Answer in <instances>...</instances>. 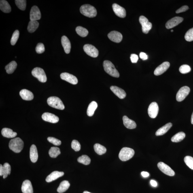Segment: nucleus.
Here are the masks:
<instances>
[{"label": "nucleus", "mask_w": 193, "mask_h": 193, "mask_svg": "<svg viewBox=\"0 0 193 193\" xmlns=\"http://www.w3.org/2000/svg\"><path fill=\"white\" fill-rule=\"evenodd\" d=\"M32 74L34 77L36 78L40 82L44 83L46 82L47 78L46 74L43 69L36 67L32 71Z\"/></svg>", "instance_id": "423d86ee"}, {"label": "nucleus", "mask_w": 193, "mask_h": 193, "mask_svg": "<svg viewBox=\"0 0 193 193\" xmlns=\"http://www.w3.org/2000/svg\"><path fill=\"white\" fill-rule=\"evenodd\" d=\"M60 154V149L57 147H52L49 151V154L52 158H56Z\"/></svg>", "instance_id": "c9c22d12"}, {"label": "nucleus", "mask_w": 193, "mask_h": 193, "mask_svg": "<svg viewBox=\"0 0 193 193\" xmlns=\"http://www.w3.org/2000/svg\"><path fill=\"white\" fill-rule=\"evenodd\" d=\"M41 14L38 7L33 6L30 12V19L31 20H40Z\"/></svg>", "instance_id": "4468645a"}, {"label": "nucleus", "mask_w": 193, "mask_h": 193, "mask_svg": "<svg viewBox=\"0 0 193 193\" xmlns=\"http://www.w3.org/2000/svg\"><path fill=\"white\" fill-rule=\"evenodd\" d=\"M158 166L159 169L166 175L170 176H173L175 175V173L173 170H172L170 166L164 164V163L159 162Z\"/></svg>", "instance_id": "9d476101"}, {"label": "nucleus", "mask_w": 193, "mask_h": 193, "mask_svg": "<svg viewBox=\"0 0 193 193\" xmlns=\"http://www.w3.org/2000/svg\"><path fill=\"white\" fill-rule=\"evenodd\" d=\"M83 193H91L87 191H85Z\"/></svg>", "instance_id": "6e6d98bb"}, {"label": "nucleus", "mask_w": 193, "mask_h": 193, "mask_svg": "<svg viewBox=\"0 0 193 193\" xmlns=\"http://www.w3.org/2000/svg\"><path fill=\"white\" fill-rule=\"evenodd\" d=\"M186 136L184 132H179L173 136L171 138V140L173 142H179L182 141Z\"/></svg>", "instance_id": "473e14b6"}, {"label": "nucleus", "mask_w": 193, "mask_h": 193, "mask_svg": "<svg viewBox=\"0 0 193 193\" xmlns=\"http://www.w3.org/2000/svg\"><path fill=\"white\" fill-rule=\"evenodd\" d=\"M191 123L192 124H193V112L191 116Z\"/></svg>", "instance_id": "5fc2aeb1"}, {"label": "nucleus", "mask_w": 193, "mask_h": 193, "mask_svg": "<svg viewBox=\"0 0 193 193\" xmlns=\"http://www.w3.org/2000/svg\"><path fill=\"white\" fill-rule=\"evenodd\" d=\"M94 148L95 152L98 155H103L106 152V149L100 144H95L94 146Z\"/></svg>", "instance_id": "72a5a7b5"}, {"label": "nucleus", "mask_w": 193, "mask_h": 193, "mask_svg": "<svg viewBox=\"0 0 193 193\" xmlns=\"http://www.w3.org/2000/svg\"><path fill=\"white\" fill-rule=\"evenodd\" d=\"M75 31L81 37H84L87 36L88 34V31L86 28L81 26H78L76 28Z\"/></svg>", "instance_id": "f704fd0d"}, {"label": "nucleus", "mask_w": 193, "mask_h": 193, "mask_svg": "<svg viewBox=\"0 0 193 193\" xmlns=\"http://www.w3.org/2000/svg\"><path fill=\"white\" fill-rule=\"evenodd\" d=\"M0 9L2 12L5 13H10L11 11L10 5L5 0L0 1Z\"/></svg>", "instance_id": "cd10ccee"}, {"label": "nucleus", "mask_w": 193, "mask_h": 193, "mask_svg": "<svg viewBox=\"0 0 193 193\" xmlns=\"http://www.w3.org/2000/svg\"><path fill=\"white\" fill-rule=\"evenodd\" d=\"M151 185L153 187H156L158 186V183L156 182L154 180H151L150 181Z\"/></svg>", "instance_id": "603ef678"}, {"label": "nucleus", "mask_w": 193, "mask_h": 193, "mask_svg": "<svg viewBox=\"0 0 193 193\" xmlns=\"http://www.w3.org/2000/svg\"><path fill=\"white\" fill-rule=\"evenodd\" d=\"M21 190L23 193H33V188L31 182L29 180L24 181L23 183Z\"/></svg>", "instance_id": "412c9836"}, {"label": "nucleus", "mask_w": 193, "mask_h": 193, "mask_svg": "<svg viewBox=\"0 0 193 193\" xmlns=\"http://www.w3.org/2000/svg\"><path fill=\"white\" fill-rule=\"evenodd\" d=\"M36 52L37 54H42L45 51V47L42 43H39L35 48Z\"/></svg>", "instance_id": "a18cd8bd"}, {"label": "nucleus", "mask_w": 193, "mask_h": 193, "mask_svg": "<svg viewBox=\"0 0 193 193\" xmlns=\"http://www.w3.org/2000/svg\"><path fill=\"white\" fill-rule=\"evenodd\" d=\"M173 124L171 123H168L159 129L156 132V135L157 136H162L164 135L172 127Z\"/></svg>", "instance_id": "bb28decb"}, {"label": "nucleus", "mask_w": 193, "mask_h": 193, "mask_svg": "<svg viewBox=\"0 0 193 193\" xmlns=\"http://www.w3.org/2000/svg\"><path fill=\"white\" fill-rule=\"evenodd\" d=\"M139 21L142 26V31L143 33L147 34L152 27V24L145 16L140 17Z\"/></svg>", "instance_id": "0eeeda50"}, {"label": "nucleus", "mask_w": 193, "mask_h": 193, "mask_svg": "<svg viewBox=\"0 0 193 193\" xmlns=\"http://www.w3.org/2000/svg\"><path fill=\"white\" fill-rule=\"evenodd\" d=\"M184 162L187 166L193 170V158L190 156H186L184 158Z\"/></svg>", "instance_id": "a19ab883"}, {"label": "nucleus", "mask_w": 193, "mask_h": 193, "mask_svg": "<svg viewBox=\"0 0 193 193\" xmlns=\"http://www.w3.org/2000/svg\"><path fill=\"white\" fill-rule=\"evenodd\" d=\"M170 66L169 62H164L155 69L154 72V75L158 76L162 74L167 70Z\"/></svg>", "instance_id": "a211bd4d"}, {"label": "nucleus", "mask_w": 193, "mask_h": 193, "mask_svg": "<svg viewBox=\"0 0 193 193\" xmlns=\"http://www.w3.org/2000/svg\"><path fill=\"white\" fill-rule=\"evenodd\" d=\"M108 37L113 42L119 43L122 41L123 36L121 34L116 31H112L108 34Z\"/></svg>", "instance_id": "f3484780"}, {"label": "nucleus", "mask_w": 193, "mask_h": 193, "mask_svg": "<svg viewBox=\"0 0 193 193\" xmlns=\"http://www.w3.org/2000/svg\"><path fill=\"white\" fill-rule=\"evenodd\" d=\"M130 58L132 63H137L138 60H139V57H138L137 55L135 54H132L130 56Z\"/></svg>", "instance_id": "09e8293b"}, {"label": "nucleus", "mask_w": 193, "mask_h": 193, "mask_svg": "<svg viewBox=\"0 0 193 193\" xmlns=\"http://www.w3.org/2000/svg\"><path fill=\"white\" fill-rule=\"evenodd\" d=\"M140 58L143 60H147L148 59V56L144 52H141L139 54Z\"/></svg>", "instance_id": "8fccbe9b"}, {"label": "nucleus", "mask_w": 193, "mask_h": 193, "mask_svg": "<svg viewBox=\"0 0 193 193\" xmlns=\"http://www.w3.org/2000/svg\"><path fill=\"white\" fill-rule=\"evenodd\" d=\"M104 70L107 73L111 76L118 78L120 77V74L115 68L114 64L111 61L106 60L103 63Z\"/></svg>", "instance_id": "f03ea898"}, {"label": "nucleus", "mask_w": 193, "mask_h": 193, "mask_svg": "<svg viewBox=\"0 0 193 193\" xmlns=\"http://www.w3.org/2000/svg\"><path fill=\"white\" fill-rule=\"evenodd\" d=\"M81 14L89 18H93L97 14V11L93 6L90 5H82L80 8Z\"/></svg>", "instance_id": "7ed1b4c3"}, {"label": "nucleus", "mask_w": 193, "mask_h": 193, "mask_svg": "<svg viewBox=\"0 0 193 193\" xmlns=\"http://www.w3.org/2000/svg\"><path fill=\"white\" fill-rule=\"evenodd\" d=\"M20 94L22 99L26 101H31L34 98L33 93L27 90L23 89L21 90Z\"/></svg>", "instance_id": "5701e85b"}, {"label": "nucleus", "mask_w": 193, "mask_h": 193, "mask_svg": "<svg viewBox=\"0 0 193 193\" xmlns=\"http://www.w3.org/2000/svg\"><path fill=\"white\" fill-rule=\"evenodd\" d=\"M47 103L48 105L54 108L63 110L65 108L63 102L57 96H51L47 99Z\"/></svg>", "instance_id": "39448f33"}, {"label": "nucleus", "mask_w": 193, "mask_h": 193, "mask_svg": "<svg viewBox=\"0 0 193 193\" xmlns=\"http://www.w3.org/2000/svg\"><path fill=\"white\" fill-rule=\"evenodd\" d=\"M191 71V67L190 66L184 64L181 66L179 68V71L181 73L186 74L190 72Z\"/></svg>", "instance_id": "37998d69"}, {"label": "nucleus", "mask_w": 193, "mask_h": 193, "mask_svg": "<svg viewBox=\"0 0 193 193\" xmlns=\"http://www.w3.org/2000/svg\"><path fill=\"white\" fill-rule=\"evenodd\" d=\"M61 43L64 51L66 54H69L71 50V44L69 39L66 36L64 35L61 38Z\"/></svg>", "instance_id": "aec40b11"}, {"label": "nucleus", "mask_w": 193, "mask_h": 193, "mask_svg": "<svg viewBox=\"0 0 193 193\" xmlns=\"http://www.w3.org/2000/svg\"><path fill=\"white\" fill-rule=\"evenodd\" d=\"M135 154L133 149L128 147H124L120 151L119 158L123 161H126L130 159Z\"/></svg>", "instance_id": "20e7f679"}, {"label": "nucleus", "mask_w": 193, "mask_h": 193, "mask_svg": "<svg viewBox=\"0 0 193 193\" xmlns=\"http://www.w3.org/2000/svg\"><path fill=\"white\" fill-rule=\"evenodd\" d=\"M141 175L143 177H147L149 176V174L148 173L146 172L143 171L142 172Z\"/></svg>", "instance_id": "3c124183"}, {"label": "nucleus", "mask_w": 193, "mask_h": 193, "mask_svg": "<svg viewBox=\"0 0 193 193\" xmlns=\"http://www.w3.org/2000/svg\"><path fill=\"white\" fill-rule=\"evenodd\" d=\"M70 186L69 182L67 181H63L60 183L59 186L57 189V192L60 193H62L66 191Z\"/></svg>", "instance_id": "7c9ffc66"}, {"label": "nucleus", "mask_w": 193, "mask_h": 193, "mask_svg": "<svg viewBox=\"0 0 193 193\" xmlns=\"http://www.w3.org/2000/svg\"><path fill=\"white\" fill-rule=\"evenodd\" d=\"M71 147L75 151H80L81 146L79 142L76 140H73L71 143Z\"/></svg>", "instance_id": "c03bdc74"}, {"label": "nucleus", "mask_w": 193, "mask_h": 193, "mask_svg": "<svg viewBox=\"0 0 193 193\" xmlns=\"http://www.w3.org/2000/svg\"><path fill=\"white\" fill-rule=\"evenodd\" d=\"M11 167L10 164L8 163H5L3 166V179L6 178L8 175H10Z\"/></svg>", "instance_id": "e433bc0d"}, {"label": "nucleus", "mask_w": 193, "mask_h": 193, "mask_svg": "<svg viewBox=\"0 0 193 193\" xmlns=\"http://www.w3.org/2000/svg\"><path fill=\"white\" fill-rule=\"evenodd\" d=\"M188 8H189L188 6H187V5H184V6L180 8L177 9V10L176 11V13H179L185 12V11L188 10Z\"/></svg>", "instance_id": "de8ad7c7"}, {"label": "nucleus", "mask_w": 193, "mask_h": 193, "mask_svg": "<svg viewBox=\"0 0 193 193\" xmlns=\"http://www.w3.org/2000/svg\"><path fill=\"white\" fill-rule=\"evenodd\" d=\"M47 140L50 143L53 144L54 145L57 146H58L61 144V141L55 138L49 137L47 139Z\"/></svg>", "instance_id": "49530a36"}, {"label": "nucleus", "mask_w": 193, "mask_h": 193, "mask_svg": "<svg viewBox=\"0 0 193 193\" xmlns=\"http://www.w3.org/2000/svg\"><path fill=\"white\" fill-rule=\"evenodd\" d=\"M84 50L87 54L92 57H97L99 54L97 49L92 45L90 44L85 45L84 47Z\"/></svg>", "instance_id": "1a4fd4ad"}, {"label": "nucleus", "mask_w": 193, "mask_h": 193, "mask_svg": "<svg viewBox=\"0 0 193 193\" xmlns=\"http://www.w3.org/2000/svg\"><path fill=\"white\" fill-rule=\"evenodd\" d=\"M38 156L36 147L35 145H32L30 149V158L31 161L33 163L36 162Z\"/></svg>", "instance_id": "393cba45"}, {"label": "nucleus", "mask_w": 193, "mask_h": 193, "mask_svg": "<svg viewBox=\"0 0 193 193\" xmlns=\"http://www.w3.org/2000/svg\"><path fill=\"white\" fill-rule=\"evenodd\" d=\"M78 161L80 163L84 164V165H88L90 164V159L87 155H84L79 157L78 158Z\"/></svg>", "instance_id": "4c0bfd02"}, {"label": "nucleus", "mask_w": 193, "mask_h": 193, "mask_svg": "<svg viewBox=\"0 0 193 193\" xmlns=\"http://www.w3.org/2000/svg\"><path fill=\"white\" fill-rule=\"evenodd\" d=\"M41 117L43 120L45 121L54 123V124L57 123L59 121V118L57 116L51 113H44L42 115Z\"/></svg>", "instance_id": "2eb2a0df"}, {"label": "nucleus", "mask_w": 193, "mask_h": 193, "mask_svg": "<svg viewBox=\"0 0 193 193\" xmlns=\"http://www.w3.org/2000/svg\"><path fill=\"white\" fill-rule=\"evenodd\" d=\"M26 0H16L15 3L19 9L21 10L25 11L26 7Z\"/></svg>", "instance_id": "58836bf2"}, {"label": "nucleus", "mask_w": 193, "mask_h": 193, "mask_svg": "<svg viewBox=\"0 0 193 193\" xmlns=\"http://www.w3.org/2000/svg\"><path fill=\"white\" fill-rule=\"evenodd\" d=\"M3 166L1 164L0 165V176H3Z\"/></svg>", "instance_id": "864d4df0"}, {"label": "nucleus", "mask_w": 193, "mask_h": 193, "mask_svg": "<svg viewBox=\"0 0 193 193\" xmlns=\"http://www.w3.org/2000/svg\"><path fill=\"white\" fill-rule=\"evenodd\" d=\"M123 121L124 126L127 128L129 129H133L135 128L137 126V125L134 121L129 118L126 116L123 117Z\"/></svg>", "instance_id": "b1692460"}, {"label": "nucleus", "mask_w": 193, "mask_h": 193, "mask_svg": "<svg viewBox=\"0 0 193 193\" xmlns=\"http://www.w3.org/2000/svg\"><path fill=\"white\" fill-rule=\"evenodd\" d=\"M9 149L13 152L20 153L23 148L24 142L20 138H14L9 142Z\"/></svg>", "instance_id": "f257e3e1"}, {"label": "nucleus", "mask_w": 193, "mask_h": 193, "mask_svg": "<svg viewBox=\"0 0 193 193\" xmlns=\"http://www.w3.org/2000/svg\"><path fill=\"white\" fill-rule=\"evenodd\" d=\"M2 134L4 137L8 138L15 137L17 135V133L13 131L12 130L8 128H3L2 130Z\"/></svg>", "instance_id": "a878e982"}, {"label": "nucleus", "mask_w": 193, "mask_h": 193, "mask_svg": "<svg viewBox=\"0 0 193 193\" xmlns=\"http://www.w3.org/2000/svg\"><path fill=\"white\" fill-rule=\"evenodd\" d=\"M64 175V173L63 172L55 171L49 175L47 177L45 180L47 182H51L53 181L56 180L62 176Z\"/></svg>", "instance_id": "4be33fe9"}, {"label": "nucleus", "mask_w": 193, "mask_h": 193, "mask_svg": "<svg viewBox=\"0 0 193 193\" xmlns=\"http://www.w3.org/2000/svg\"><path fill=\"white\" fill-rule=\"evenodd\" d=\"M110 89L115 95L120 99H123L125 98L126 94L125 92L122 89L116 86H112Z\"/></svg>", "instance_id": "6ab92c4d"}, {"label": "nucleus", "mask_w": 193, "mask_h": 193, "mask_svg": "<svg viewBox=\"0 0 193 193\" xmlns=\"http://www.w3.org/2000/svg\"><path fill=\"white\" fill-rule=\"evenodd\" d=\"M190 90V88L187 86H184L181 88L177 93L176 96L177 101L178 102L183 101L188 95Z\"/></svg>", "instance_id": "6e6552de"}, {"label": "nucleus", "mask_w": 193, "mask_h": 193, "mask_svg": "<svg viewBox=\"0 0 193 193\" xmlns=\"http://www.w3.org/2000/svg\"><path fill=\"white\" fill-rule=\"evenodd\" d=\"M39 26V22L37 21L30 20L27 28L28 31L29 33H33L38 28Z\"/></svg>", "instance_id": "c756f323"}, {"label": "nucleus", "mask_w": 193, "mask_h": 193, "mask_svg": "<svg viewBox=\"0 0 193 193\" xmlns=\"http://www.w3.org/2000/svg\"><path fill=\"white\" fill-rule=\"evenodd\" d=\"M159 107L158 103L156 102H153L150 104L149 107L148 112L149 116L152 118H155L158 116Z\"/></svg>", "instance_id": "9b49d317"}, {"label": "nucleus", "mask_w": 193, "mask_h": 193, "mask_svg": "<svg viewBox=\"0 0 193 193\" xmlns=\"http://www.w3.org/2000/svg\"><path fill=\"white\" fill-rule=\"evenodd\" d=\"M60 77L62 80L67 81L72 84H76L78 82L77 77L69 73H62L60 75Z\"/></svg>", "instance_id": "f8f14e48"}, {"label": "nucleus", "mask_w": 193, "mask_h": 193, "mask_svg": "<svg viewBox=\"0 0 193 193\" xmlns=\"http://www.w3.org/2000/svg\"><path fill=\"white\" fill-rule=\"evenodd\" d=\"M17 64L15 61H13L10 63L7 64L5 66V69L6 70L7 73L10 74L14 72L15 70L16 69Z\"/></svg>", "instance_id": "2f4dec72"}, {"label": "nucleus", "mask_w": 193, "mask_h": 193, "mask_svg": "<svg viewBox=\"0 0 193 193\" xmlns=\"http://www.w3.org/2000/svg\"><path fill=\"white\" fill-rule=\"evenodd\" d=\"M185 38L188 41H193V28L187 31L185 34Z\"/></svg>", "instance_id": "79ce46f5"}, {"label": "nucleus", "mask_w": 193, "mask_h": 193, "mask_svg": "<svg viewBox=\"0 0 193 193\" xmlns=\"http://www.w3.org/2000/svg\"><path fill=\"white\" fill-rule=\"evenodd\" d=\"M113 11L117 16L120 18H124L126 16V11L124 8L116 3L113 4L112 5Z\"/></svg>", "instance_id": "dca6fc26"}, {"label": "nucleus", "mask_w": 193, "mask_h": 193, "mask_svg": "<svg viewBox=\"0 0 193 193\" xmlns=\"http://www.w3.org/2000/svg\"><path fill=\"white\" fill-rule=\"evenodd\" d=\"M173 30H172L171 31V32H173Z\"/></svg>", "instance_id": "4d7b16f0"}, {"label": "nucleus", "mask_w": 193, "mask_h": 193, "mask_svg": "<svg viewBox=\"0 0 193 193\" xmlns=\"http://www.w3.org/2000/svg\"><path fill=\"white\" fill-rule=\"evenodd\" d=\"M20 32L18 30H17L13 33L12 38H11V45H14L16 44L17 41L19 37Z\"/></svg>", "instance_id": "ea45409f"}, {"label": "nucleus", "mask_w": 193, "mask_h": 193, "mask_svg": "<svg viewBox=\"0 0 193 193\" xmlns=\"http://www.w3.org/2000/svg\"><path fill=\"white\" fill-rule=\"evenodd\" d=\"M183 19L181 17H176L171 19L166 23V27L168 29H171L178 25L183 21Z\"/></svg>", "instance_id": "ddd939ff"}, {"label": "nucleus", "mask_w": 193, "mask_h": 193, "mask_svg": "<svg viewBox=\"0 0 193 193\" xmlns=\"http://www.w3.org/2000/svg\"><path fill=\"white\" fill-rule=\"evenodd\" d=\"M98 105L95 101H92L89 105L87 109V115L89 117L93 116L94 112L97 109Z\"/></svg>", "instance_id": "c85d7f7f"}]
</instances>
